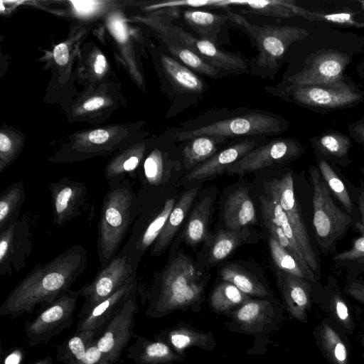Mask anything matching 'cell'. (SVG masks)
I'll return each mask as SVG.
<instances>
[{
    "mask_svg": "<svg viewBox=\"0 0 364 364\" xmlns=\"http://www.w3.org/2000/svg\"><path fill=\"white\" fill-rule=\"evenodd\" d=\"M206 282L190 259L179 255L166 267L149 296L145 316L160 318L174 311L200 313Z\"/></svg>",
    "mask_w": 364,
    "mask_h": 364,
    "instance_id": "cell-2",
    "label": "cell"
},
{
    "mask_svg": "<svg viewBox=\"0 0 364 364\" xmlns=\"http://www.w3.org/2000/svg\"><path fill=\"white\" fill-rule=\"evenodd\" d=\"M277 284L289 318L308 323L313 304L314 285L307 279L280 270L277 272Z\"/></svg>",
    "mask_w": 364,
    "mask_h": 364,
    "instance_id": "cell-18",
    "label": "cell"
},
{
    "mask_svg": "<svg viewBox=\"0 0 364 364\" xmlns=\"http://www.w3.org/2000/svg\"><path fill=\"white\" fill-rule=\"evenodd\" d=\"M109 138V134L104 129H96L91 132L88 135L90 143L94 144H102Z\"/></svg>",
    "mask_w": 364,
    "mask_h": 364,
    "instance_id": "cell-52",
    "label": "cell"
},
{
    "mask_svg": "<svg viewBox=\"0 0 364 364\" xmlns=\"http://www.w3.org/2000/svg\"><path fill=\"white\" fill-rule=\"evenodd\" d=\"M212 198L205 196L191 212L184 231V240L191 246L209 240V220L211 212Z\"/></svg>",
    "mask_w": 364,
    "mask_h": 364,
    "instance_id": "cell-33",
    "label": "cell"
},
{
    "mask_svg": "<svg viewBox=\"0 0 364 364\" xmlns=\"http://www.w3.org/2000/svg\"><path fill=\"white\" fill-rule=\"evenodd\" d=\"M287 97L294 103L319 113L352 107L363 99V92L344 80L321 85H289Z\"/></svg>",
    "mask_w": 364,
    "mask_h": 364,
    "instance_id": "cell-8",
    "label": "cell"
},
{
    "mask_svg": "<svg viewBox=\"0 0 364 364\" xmlns=\"http://www.w3.org/2000/svg\"><path fill=\"white\" fill-rule=\"evenodd\" d=\"M230 6L247 7L241 10L243 14H252L269 17L287 18L295 16L294 12L286 6V0H230Z\"/></svg>",
    "mask_w": 364,
    "mask_h": 364,
    "instance_id": "cell-40",
    "label": "cell"
},
{
    "mask_svg": "<svg viewBox=\"0 0 364 364\" xmlns=\"http://www.w3.org/2000/svg\"><path fill=\"white\" fill-rule=\"evenodd\" d=\"M48 188L54 225L61 226L82 213L87 196V188L83 183L63 177L50 183Z\"/></svg>",
    "mask_w": 364,
    "mask_h": 364,
    "instance_id": "cell-16",
    "label": "cell"
},
{
    "mask_svg": "<svg viewBox=\"0 0 364 364\" xmlns=\"http://www.w3.org/2000/svg\"><path fill=\"white\" fill-rule=\"evenodd\" d=\"M350 63L348 54L333 49H323L311 54L304 67L289 76L290 85L331 84L344 80L343 72Z\"/></svg>",
    "mask_w": 364,
    "mask_h": 364,
    "instance_id": "cell-15",
    "label": "cell"
},
{
    "mask_svg": "<svg viewBox=\"0 0 364 364\" xmlns=\"http://www.w3.org/2000/svg\"><path fill=\"white\" fill-rule=\"evenodd\" d=\"M268 242L271 256L279 270L307 279L305 272L292 255L271 236Z\"/></svg>",
    "mask_w": 364,
    "mask_h": 364,
    "instance_id": "cell-43",
    "label": "cell"
},
{
    "mask_svg": "<svg viewBox=\"0 0 364 364\" xmlns=\"http://www.w3.org/2000/svg\"><path fill=\"white\" fill-rule=\"evenodd\" d=\"M76 364H111L105 355L94 343L87 350L84 357Z\"/></svg>",
    "mask_w": 364,
    "mask_h": 364,
    "instance_id": "cell-46",
    "label": "cell"
},
{
    "mask_svg": "<svg viewBox=\"0 0 364 364\" xmlns=\"http://www.w3.org/2000/svg\"><path fill=\"white\" fill-rule=\"evenodd\" d=\"M363 26H364V22H363Z\"/></svg>",
    "mask_w": 364,
    "mask_h": 364,
    "instance_id": "cell-59",
    "label": "cell"
},
{
    "mask_svg": "<svg viewBox=\"0 0 364 364\" xmlns=\"http://www.w3.org/2000/svg\"><path fill=\"white\" fill-rule=\"evenodd\" d=\"M297 16L310 21H319L341 27L363 28V22L355 20V14L349 12L324 13L321 11H309L299 6Z\"/></svg>",
    "mask_w": 364,
    "mask_h": 364,
    "instance_id": "cell-42",
    "label": "cell"
},
{
    "mask_svg": "<svg viewBox=\"0 0 364 364\" xmlns=\"http://www.w3.org/2000/svg\"><path fill=\"white\" fill-rule=\"evenodd\" d=\"M136 288V277L129 280L114 294L93 306L84 314L78 316L76 331H98L119 310Z\"/></svg>",
    "mask_w": 364,
    "mask_h": 364,
    "instance_id": "cell-22",
    "label": "cell"
},
{
    "mask_svg": "<svg viewBox=\"0 0 364 364\" xmlns=\"http://www.w3.org/2000/svg\"><path fill=\"white\" fill-rule=\"evenodd\" d=\"M316 162L321 176L331 195L343 206L345 212L354 218L358 208L351 198L340 169L336 167L335 164H330L321 158L316 157Z\"/></svg>",
    "mask_w": 364,
    "mask_h": 364,
    "instance_id": "cell-28",
    "label": "cell"
},
{
    "mask_svg": "<svg viewBox=\"0 0 364 364\" xmlns=\"http://www.w3.org/2000/svg\"><path fill=\"white\" fill-rule=\"evenodd\" d=\"M164 71L176 91L183 93H202L203 81L191 69L170 56L162 57Z\"/></svg>",
    "mask_w": 364,
    "mask_h": 364,
    "instance_id": "cell-30",
    "label": "cell"
},
{
    "mask_svg": "<svg viewBox=\"0 0 364 364\" xmlns=\"http://www.w3.org/2000/svg\"><path fill=\"white\" fill-rule=\"evenodd\" d=\"M316 345L329 364H350V344L348 336L328 317L313 328Z\"/></svg>",
    "mask_w": 364,
    "mask_h": 364,
    "instance_id": "cell-20",
    "label": "cell"
},
{
    "mask_svg": "<svg viewBox=\"0 0 364 364\" xmlns=\"http://www.w3.org/2000/svg\"><path fill=\"white\" fill-rule=\"evenodd\" d=\"M226 138L216 136H199L188 140L182 151L184 166L192 170L213 157L218 145L225 142Z\"/></svg>",
    "mask_w": 364,
    "mask_h": 364,
    "instance_id": "cell-32",
    "label": "cell"
},
{
    "mask_svg": "<svg viewBox=\"0 0 364 364\" xmlns=\"http://www.w3.org/2000/svg\"><path fill=\"white\" fill-rule=\"evenodd\" d=\"M198 192V188L188 190L182 195L176 203L164 229L152 245L151 255L159 256L169 246L191 208Z\"/></svg>",
    "mask_w": 364,
    "mask_h": 364,
    "instance_id": "cell-27",
    "label": "cell"
},
{
    "mask_svg": "<svg viewBox=\"0 0 364 364\" xmlns=\"http://www.w3.org/2000/svg\"><path fill=\"white\" fill-rule=\"evenodd\" d=\"M33 230L24 215L0 232V274L10 276L23 269L32 250Z\"/></svg>",
    "mask_w": 364,
    "mask_h": 364,
    "instance_id": "cell-13",
    "label": "cell"
},
{
    "mask_svg": "<svg viewBox=\"0 0 364 364\" xmlns=\"http://www.w3.org/2000/svg\"><path fill=\"white\" fill-rule=\"evenodd\" d=\"M136 291L137 288L133 290L123 306L103 327L100 336L95 340L98 349L111 364L120 360L130 340L135 336L133 329L138 311Z\"/></svg>",
    "mask_w": 364,
    "mask_h": 364,
    "instance_id": "cell-12",
    "label": "cell"
},
{
    "mask_svg": "<svg viewBox=\"0 0 364 364\" xmlns=\"http://www.w3.org/2000/svg\"><path fill=\"white\" fill-rule=\"evenodd\" d=\"M227 14L230 20L242 27L253 38L259 51L255 60L256 65L269 73L279 69V61L289 46L294 42L304 39L309 33L299 26H257L237 14L230 11Z\"/></svg>",
    "mask_w": 364,
    "mask_h": 364,
    "instance_id": "cell-7",
    "label": "cell"
},
{
    "mask_svg": "<svg viewBox=\"0 0 364 364\" xmlns=\"http://www.w3.org/2000/svg\"><path fill=\"white\" fill-rule=\"evenodd\" d=\"M364 4V3H363ZM363 11H364V4H363Z\"/></svg>",
    "mask_w": 364,
    "mask_h": 364,
    "instance_id": "cell-58",
    "label": "cell"
},
{
    "mask_svg": "<svg viewBox=\"0 0 364 364\" xmlns=\"http://www.w3.org/2000/svg\"><path fill=\"white\" fill-rule=\"evenodd\" d=\"M289 122L282 117L260 110H251L234 117L212 122L196 128L176 132L178 141H186L199 136L224 138L278 135L286 132Z\"/></svg>",
    "mask_w": 364,
    "mask_h": 364,
    "instance_id": "cell-5",
    "label": "cell"
},
{
    "mask_svg": "<svg viewBox=\"0 0 364 364\" xmlns=\"http://www.w3.org/2000/svg\"><path fill=\"white\" fill-rule=\"evenodd\" d=\"M153 338L166 343L181 355H186V350L189 348L212 351L216 347V340L211 331L205 332L183 321L160 330Z\"/></svg>",
    "mask_w": 364,
    "mask_h": 364,
    "instance_id": "cell-21",
    "label": "cell"
},
{
    "mask_svg": "<svg viewBox=\"0 0 364 364\" xmlns=\"http://www.w3.org/2000/svg\"><path fill=\"white\" fill-rule=\"evenodd\" d=\"M360 171L361 172V173L363 174V176H364V166L360 168Z\"/></svg>",
    "mask_w": 364,
    "mask_h": 364,
    "instance_id": "cell-57",
    "label": "cell"
},
{
    "mask_svg": "<svg viewBox=\"0 0 364 364\" xmlns=\"http://www.w3.org/2000/svg\"><path fill=\"white\" fill-rule=\"evenodd\" d=\"M361 345H362V348H363V354H362V357H363V359L364 360V332L362 334V336H361Z\"/></svg>",
    "mask_w": 364,
    "mask_h": 364,
    "instance_id": "cell-56",
    "label": "cell"
},
{
    "mask_svg": "<svg viewBox=\"0 0 364 364\" xmlns=\"http://www.w3.org/2000/svg\"><path fill=\"white\" fill-rule=\"evenodd\" d=\"M223 218L229 230H240L257 223L255 205L247 188L240 187L229 195Z\"/></svg>",
    "mask_w": 364,
    "mask_h": 364,
    "instance_id": "cell-26",
    "label": "cell"
},
{
    "mask_svg": "<svg viewBox=\"0 0 364 364\" xmlns=\"http://www.w3.org/2000/svg\"><path fill=\"white\" fill-rule=\"evenodd\" d=\"M315 157L321 158L328 163L348 167L353 160L349 158L352 147L349 135L337 130H328L310 139Z\"/></svg>",
    "mask_w": 364,
    "mask_h": 364,
    "instance_id": "cell-25",
    "label": "cell"
},
{
    "mask_svg": "<svg viewBox=\"0 0 364 364\" xmlns=\"http://www.w3.org/2000/svg\"><path fill=\"white\" fill-rule=\"evenodd\" d=\"M107 67V61L103 55H98L94 63V70L97 75H102Z\"/></svg>",
    "mask_w": 364,
    "mask_h": 364,
    "instance_id": "cell-54",
    "label": "cell"
},
{
    "mask_svg": "<svg viewBox=\"0 0 364 364\" xmlns=\"http://www.w3.org/2000/svg\"><path fill=\"white\" fill-rule=\"evenodd\" d=\"M1 364H23L25 351L21 347H14L4 353L1 350Z\"/></svg>",
    "mask_w": 364,
    "mask_h": 364,
    "instance_id": "cell-47",
    "label": "cell"
},
{
    "mask_svg": "<svg viewBox=\"0 0 364 364\" xmlns=\"http://www.w3.org/2000/svg\"><path fill=\"white\" fill-rule=\"evenodd\" d=\"M32 364H53V358L48 355L45 358L38 360Z\"/></svg>",
    "mask_w": 364,
    "mask_h": 364,
    "instance_id": "cell-55",
    "label": "cell"
},
{
    "mask_svg": "<svg viewBox=\"0 0 364 364\" xmlns=\"http://www.w3.org/2000/svg\"><path fill=\"white\" fill-rule=\"evenodd\" d=\"M250 298L233 284L223 281L212 291L209 304L213 312L225 315L237 309Z\"/></svg>",
    "mask_w": 364,
    "mask_h": 364,
    "instance_id": "cell-36",
    "label": "cell"
},
{
    "mask_svg": "<svg viewBox=\"0 0 364 364\" xmlns=\"http://www.w3.org/2000/svg\"><path fill=\"white\" fill-rule=\"evenodd\" d=\"M134 338V342L127 348V357L134 364H173L187 358L162 341L136 334Z\"/></svg>",
    "mask_w": 364,
    "mask_h": 364,
    "instance_id": "cell-24",
    "label": "cell"
},
{
    "mask_svg": "<svg viewBox=\"0 0 364 364\" xmlns=\"http://www.w3.org/2000/svg\"><path fill=\"white\" fill-rule=\"evenodd\" d=\"M342 177L347 186L351 198L360 214V222L364 226V183L360 181L358 186L353 185L343 175Z\"/></svg>",
    "mask_w": 364,
    "mask_h": 364,
    "instance_id": "cell-45",
    "label": "cell"
},
{
    "mask_svg": "<svg viewBox=\"0 0 364 364\" xmlns=\"http://www.w3.org/2000/svg\"><path fill=\"white\" fill-rule=\"evenodd\" d=\"M87 252L76 244L46 264H37L9 293L0 306V315L11 319L32 314L37 306L53 303L85 272Z\"/></svg>",
    "mask_w": 364,
    "mask_h": 364,
    "instance_id": "cell-1",
    "label": "cell"
},
{
    "mask_svg": "<svg viewBox=\"0 0 364 364\" xmlns=\"http://www.w3.org/2000/svg\"><path fill=\"white\" fill-rule=\"evenodd\" d=\"M247 236L244 230H227L218 232L214 237L210 251L209 259L211 262H218L225 259L238 247L243 238Z\"/></svg>",
    "mask_w": 364,
    "mask_h": 364,
    "instance_id": "cell-41",
    "label": "cell"
},
{
    "mask_svg": "<svg viewBox=\"0 0 364 364\" xmlns=\"http://www.w3.org/2000/svg\"><path fill=\"white\" fill-rule=\"evenodd\" d=\"M265 188L270 198L277 200L282 206L306 262L320 281V263L311 243L308 230L295 196L292 173L287 172L281 178H274L267 182Z\"/></svg>",
    "mask_w": 364,
    "mask_h": 364,
    "instance_id": "cell-10",
    "label": "cell"
},
{
    "mask_svg": "<svg viewBox=\"0 0 364 364\" xmlns=\"http://www.w3.org/2000/svg\"><path fill=\"white\" fill-rule=\"evenodd\" d=\"M304 151V148L296 139H273L253 149L229 166L226 171L243 175L274 164L291 162L300 157Z\"/></svg>",
    "mask_w": 364,
    "mask_h": 364,
    "instance_id": "cell-14",
    "label": "cell"
},
{
    "mask_svg": "<svg viewBox=\"0 0 364 364\" xmlns=\"http://www.w3.org/2000/svg\"><path fill=\"white\" fill-rule=\"evenodd\" d=\"M352 227L360 236L352 241L348 250L335 253L331 259L337 265L349 270L347 276L357 277L358 274L364 272V226L356 220Z\"/></svg>",
    "mask_w": 364,
    "mask_h": 364,
    "instance_id": "cell-38",
    "label": "cell"
},
{
    "mask_svg": "<svg viewBox=\"0 0 364 364\" xmlns=\"http://www.w3.org/2000/svg\"><path fill=\"white\" fill-rule=\"evenodd\" d=\"M174 38L193 51L209 65L228 74H242L247 72V64L235 55L225 53L215 43L203 38H196L178 26L171 29Z\"/></svg>",
    "mask_w": 364,
    "mask_h": 364,
    "instance_id": "cell-19",
    "label": "cell"
},
{
    "mask_svg": "<svg viewBox=\"0 0 364 364\" xmlns=\"http://www.w3.org/2000/svg\"><path fill=\"white\" fill-rule=\"evenodd\" d=\"M182 16L186 23L198 35L199 38L207 39L215 43L221 26L229 20L228 15L193 9L183 10Z\"/></svg>",
    "mask_w": 364,
    "mask_h": 364,
    "instance_id": "cell-31",
    "label": "cell"
},
{
    "mask_svg": "<svg viewBox=\"0 0 364 364\" xmlns=\"http://www.w3.org/2000/svg\"><path fill=\"white\" fill-rule=\"evenodd\" d=\"M24 183L22 181L8 186L0 193V232L19 218L25 200Z\"/></svg>",
    "mask_w": 364,
    "mask_h": 364,
    "instance_id": "cell-35",
    "label": "cell"
},
{
    "mask_svg": "<svg viewBox=\"0 0 364 364\" xmlns=\"http://www.w3.org/2000/svg\"><path fill=\"white\" fill-rule=\"evenodd\" d=\"M169 175L168 160L160 150L154 149L141 164L136 179L141 182L140 190L149 191L165 184Z\"/></svg>",
    "mask_w": 364,
    "mask_h": 364,
    "instance_id": "cell-29",
    "label": "cell"
},
{
    "mask_svg": "<svg viewBox=\"0 0 364 364\" xmlns=\"http://www.w3.org/2000/svg\"><path fill=\"white\" fill-rule=\"evenodd\" d=\"M168 46L169 51L176 57V60L193 72L214 79L229 75L207 63L200 56L175 38H170Z\"/></svg>",
    "mask_w": 364,
    "mask_h": 364,
    "instance_id": "cell-39",
    "label": "cell"
},
{
    "mask_svg": "<svg viewBox=\"0 0 364 364\" xmlns=\"http://www.w3.org/2000/svg\"><path fill=\"white\" fill-rule=\"evenodd\" d=\"M139 262L136 257L119 251L109 264L100 269L91 282L78 289L80 295L85 299L78 316L84 314L129 280L136 277Z\"/></svg>",
    "mask_w": 364,
    "mask_h": 364,
    "instance_id": "cell-11",
    "label": "cell"
},
{
    "mask_svg": "<svg viewBox=\"0 0 364 364\" xmlns=\"http://www.w3.org/2000/svg\"><path fill=\"white\" fill-rule=\"evenodd\" d=\"M346 277L347 279L342 288L343 292L364 306V281L358 279L357 277Z\"/></svg>",
    "mask_w": 364,
    "mask_h": 364,
    "instance_id": "cell-44",
    "label": "cell"
},
{
    "mask_svg": "<svg viewBox=\"0 0 364 364\" xmlns=\"http://www.w3.org/2000/svg\"><path fill=\"white\" fill-rule=\"evenodd\" d=\"M109 27L114 38L119 42L126 41L127 38V29L123 21L117 16L112 18L109 22Z\"/></svg>",
    "mask_w": 364,
    "mask_h": 364,
    "instance_id": "cell-48",
    "label": "cell"
},
{
    "mask_svg": "<svg viewBox=\"0 0 364 364\" xmlns=\"http://www.w3.org/2000/svg\"><path fill=\"white\" fill-rule=\"evenodd\" d=\"M71 3L77 13L85 15L92 13L100 2L90 0H80L71 1Z\"/></svg>",
    "mask_w": 364,
    "mask_h": 364,
    "instance_id": "cell-50",
    "label": "cell"
},
{
    "mask_svg": "<svg viewBox=\"0 0 364 364\" xmlns=\"http://www.w3.org/2000/svg\"><path fill=\"white\" fill-rule=\"evenodd\" d=\"M80 296L79 290L69 289L50 305L41 309L34 318L27 320L24 328L28 346L36 347L47 343L70 328Z\"/></svg>",
    "mask_w": 364,
    "mask_h": 364,
    "instance_id": "cell-9",
    "label": "cell"
},
{
    "mask_svg": "<svg viewBox=\"0 0 364 364\" xmlns=\"http://www.w3.org/2000/svg\"><path fill=\"white\" fill-rule=\"evenodd\" d=\"M348 135L355 142L364 146V118L350 123L348 127Z\"/></svg>",
    "mask_w": 364,
    "mask_h": 364,
    "instance_id": "cell-49",
    "label": "cell"
},
{
    "mask_svg": "<svg viewBox=\"0 0 364 364\" xmlns=\"http://www.w3.org/2000/svg\"><path fill=\"white\" fill-rule=\"evenodd\" d=\"M223 281L230 282L251 297L264 298L270 296L267 287L255 277L237 264H229L220 272Z\"/></svg>",
    "mask_w": 364,
    "mask_h": 364,
    "instance_id": "cell-37",
    "label": "cell"
},
{
    "mask_svg": "<svg viewBox=\"0 0 364 364\" xmlns=\"http://www.w3.org/2000/svg\"><path fill=\"white\" fill-rule=\"evenodd\" d=\"M105 104V100L101 97H95L87 100L84 105L83 108L87 111H92L99 109Z\"/></svg>",
    "mask_w": 364,
    "mask_h": 364,
    "instance_id": "cell-53",
    "label": "cell"
},
{
    "mask_svg": "<svg viewBox=\"0 0 364 364\" xmlns=\"http://www.w3.org/2000/svg\"><path fill=\"white\" fill-rule=\"evenodd\" d=\"M286 311L282 303L270 296L251 297L237 309L224 316L230 318L224 327L235 333L255 338V344L279 331L285 319Z\"/></svg>",
    "mask_w": 364,
    "mask_h": 364,
    "instance_id": "cell-6",
    "label": "cell"
},
{
    "mask_svg": "<svg viewBox=\"0 0 364 364\" xmlns=\"http://www.w3.org/2000/svg\"><path fill=\"white\" fill-rule=\"evenodd\" d=\"M257 144L256 140L244 139L217 152L210 159L191 170L187 175L188 180H202L221 174L255 149Z\"/></svg>",
    "mask_w": 364,
    "mask_h": 364,
    "instance_id": "cell-23",
    "label": "cell"
},
{
    "mask_svg": "<svg viewBox=\"0 0 364 364\" xmlns=\"http://www.w3.org/2000/svg\"><path fill=\"white\" fill-rule=\"evenodd\" d=\"M132 181L126 178L109 186L103 198L97 238V255L101 268L118 254L136 218L137 194Z\"/></svg>",
    "mask_w": 364,
    "mask_h": 364,
    "instance_id": "cell-3",
    "label": "cell"
},
{
    "mask_svg": "<svg viewBox=\"0 0 364 364\" xmlns=\"http://www.w3.org/2000/svg\"><path fill=\"white\" fill-rule=\"evenodd\" d=\"M97 331H75L56 348V360L63 364H76L94 343Z\"/></svg>",
    "mask_w": 364,
    "mask_h": 364,
    "instance_id": "cell-34",
    "label": "cell"
},
{
    "mask_svg": "<svg viewBox=\"0 0 364 364\" xmlns=\"http://www.w3.org/2000/svg\"><path fill=\"white\" fill-rule=\"evenodd\" d=\"M343 294L336 279L331 275L326 284L319 283L313 287V301L326 317L350 336L356 329V324L353 311Z\"/></svg>",
    "mask_w": 364,
    "mask_h": 364,
    "instance_id": "cell-17",
    "label": "cell"
},
{
    "mask_svg": "<svg viewBox=\"0 0 364 364\" xmlns=\"http://www.w3.org/2000/svg\"><path fill=\"white\" fill-rule=\"evenodd\" d=\"M53 58L60 65H65L69 60V50L65 43H60L53 50Z\"/></svg>",
    "mask_w": 364,
    "mask_h": 364,
    "instance_id": "cell-51",
    "label": "cell"
},
{
    "mask_svg": "<svg viewBox=\"0 0 364 364\" xmlns=\"http://www.w3.org/2000/svg\"><path fill=\"white\" fill-rule=\"evenodd\" d=\"M309 176L313 188L312 225L316 241L322 253L331 254L335 251L338 241L353 225L354 218L335 203L316 166H310Z\"/></svg>",
    "mask_w": 364,
    "mask_h": 364,
    "instance_id": "cell-4",
    "label": "cell"
}]
</instances>
